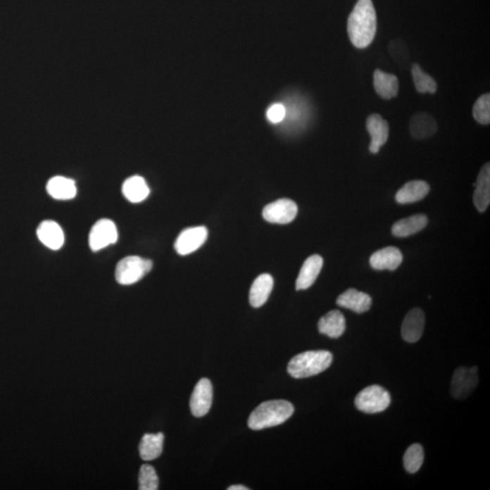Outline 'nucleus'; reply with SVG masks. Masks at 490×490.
I'll list each match as a JSON object with an SVG mask.
<instances>
[{"label": "nucleus", "instance_id": "obj_16", "mask_svg": "<svg viewBox=\"0 0 490 490\" xmlns=\"http://www.w3.org/2000/svg\"><path fill=\"white\" fill-rule=\"evenodd\" d=\"M322 266V257L318 254H314L306 260L296 279L297 290H307L308 288H310L318 278Z\"/></svg>", "mask_w": 490, "mask_h": 490}, {"label": "nucleus", "instance_id": "obj_21", "mask_svg": "<svg viewBox=\"0 0 490 490\" xmlns=\"http://www.w3.org/2000/svg\"><path fill=\"white\" fill-rule=\"evenodd\" d=\"M373 84L376 93L383 99H391L398 95L400 84L395 75L385 73L376 69L373 75Z\"/></svg>", "mask_w": 490, "mask_h": 490}, {"label": "nucleus", "instance_id": "obj_24", "mask_svg": "<svg viewBox=\"0 0 490 490\" xmlns=\"http://www.w3.org/2000/svg\"><path fill=\"white\" fill-rule=\"evenodd\" d=\"M122 194L131 203H141L149 197L150 189L143 177L134 175L125 181Z\"/></svg>", "mask_w": 490, "mask_h": 490}, {"label": "nucleus", "instance_id": "obj_30", "mask_svg": "<svg viewBox=\"0 0 490 490\" xmlns=\"http://www.w3.org/2000/svg\"><path fill=\"white\" fill-rule=\"evenodd\" d=\"M158 484L155 469L150 465H143L139 472V489L156 490L158 489Z\"/></svg>", "mask_w": 490, "mask_h": 490}, {"label": "nucleus", "instance_id": "obj_8", "mask_svg": "<svg viewBox=\"0 0 490 490\" xmlns=\"http://www.w3.org/2000/svg\"><path fill=\"white\" fill-rule=\"evenodd\" d=\"M298 213L297 204L290 199H279L265 207L263 216L272 224L287 225L293 222Z\"/></svg>", "mask_w": 490, "mask_h": 490}, {"label": "nucleus", "instance_id": "obj_6", "mask_svg": "<svg viewBox=\"0 0 490 490\" xmlns=\"http://www.w3.org/2000/svg\"><path fill=\"white\" fill-rule=\"evenodd\" d=\"M479 384L477 367H460L455 370L451 381V394L457 400H463L472 394Z\"/></svg>", "mask_w": 490, "mask_h": 490}, {"label": "nucleus", "instance_id": "obj_12", "mask_svg": "<svg viewBox=\"0 0 490 490\" xmlns=\"http://www.w3.org/2000/svg\"><path fill=\"white\" fill-rule=\"evenodd\" d=\"M366 127L367 132L372 137V142L370 144V153H378L379 149L384 146L389 138L388 122L383 119L382 115L372 114L367 118Z\"/></svg>", "mask_w": 490, "mask_h": 490}, {"label": "nucleus", "instance_id": "obj_14", "mask_svg": "<svg viewBox=\"0 0 490 490\" xmlns=\"http://www.w3.org/2000/svg\"><path fill=\"white\" fill-rule=\"evenodd\" d=\"M336 303L345 309L356 313H363L370 309L372 300L369 294L357 291L356 289H348L338 297Z\"/></svg>", "mask_w": 490, "mask_h": 490}, {"label": "nucleus", "instance_id": "obj_4", "mask_svg": "<svg viewBox=\"0 0 490 490\" xmlns=\"http://www.w3.org/2000/svg\"><path fill=\"white\" fill-rule=\"evenodd\" d=\"M152 268L151 260L139 256H127L116 265L115 279L122 285L134 284L144 278Z\"/></svg>", "mask_w": 490, "mask_h": 490}, {"label": "nucleus", "instance_id": "obj_2", "mask_svg": "<svg viewBox=\"0 0 490 490\" xmlns=\"http://www.w3.org/2000/svg\"><path fill=\"white\" fill-rule=\"evenodd\" d=\"M294 413V408L291 402L284 400L265 401L251 413L248 426L254 430L272 428L284 423Z\"/></svg>", "mask_w": 490, "mask_h": 490}, {"label": "nucleus", "instance_id": "obj_26", "mask_svg": "<svg viewBox=\"0 0 490 490\" xmlns=\"http://www.w3.org/2000/svg\"><path fill=\"white\" fill-rule=\"evenodd\" d=\"M165 436L163 433L156 434H146L143 436L139 445L140 457L143 460H156L163 452Z\"/></svg>", "mask_w": 490, "mask_h": 490}, {"label": "nucleus", "instance_id": "obj_5", "mask_svg": "<svg viewBox=\"0 0 490 490\" xmlns=\"http://www.w3.org/2000/svg\"><path fill=\"white\" fill-rule=\"evenodd\" d=\"M391 395L379 385L369 386L355 398V406L363 413L375 414L387 410L391 404Z\"/></svg>", "mask_w": 490, "mask_h": 490}, {"label": "nucleus", "instance_id": "obj_33", "mask_svg": "<svg viewBox=\"0 0 490 490\" xmlns=\"http://www.w3.org/2000/svg\"><path fill=\"white\" fill-rule=\"evenodd\" d=\"M228 490H248L249 489L246 488L245 486L241 485H234L229 486Z\"/></svg>", "mask_w": 490, "mask_h": 490}, {"label": "nucleus", "instance_id": "obj_29", "mask_svg": "<svg viewBox=\"0 0 490 490\" xmlns=\"http://www.w3.org/2000/svg\"><path fill=\"white\" fill-rule=\"evenodd\" d=\"M473 116L479 124L489 125L490 122V95L484 94L477 99L473 108Z\"/></svg>", "mask_w": 490, "mask_h": 490}, {"label": "nucleus", "instance_id": "obj_19", "mask_svg": "<svg viewBox=\"0 0 490 490\" xmlns=\"http://www.w3.org/2000/svg\"><path fill=\"white\" fill-rule=\"evenodd\" d=\"M429 185L427 182L414 180L408 182L396 194V201L401 204L419 202L429 193Z\"/></svg>", "mask_w": 490, "mask_h": 490}, {"label": "nucleus", "instance_id": "obj_25", "mask_svg": "<svg viewBox=\"0 0 490 490\" xmlns=\"http://www.w3.org/2000/svg\"><path fill=\"white\" fill-rule=\"evenodd\" d=\"M428 225L425 215H416L401 220L392 226V234L396 237H408L423 230Z\"/></svg>", "mask_w": 490, "mask_h": 490}, {"label": "nucleus", "instance_id": "obj_13", "mask_svg": "<svg viewBox=\"0 0 490 490\" xmlns=\"http://www.w3.org/2000/svg\"><path fill=\"white\" fill-rule=\"evenodd\" d=\"M403 260V256L398 248L389 246L377 251L370 259V265L378 271L389 270L394 271L400 267Z\"/></svg>", "mask_w": 490, "mask_h": 490}, {"label": "nucleus", "instance_id": "obj_32", "mask_svg": "<svg viewBox=\"0 0 490 490\" xmlns=\"http://www.w3.org/2000/svg\"><path fill=\"white\" fill-rule=\"evenodd\" d=\"M286 115V110L282 103H275L269 108L267 112V118L272 122H279L284 120Z\"/></svg>", "mask_w": 490, "mask_h": 490}, {"label": "nucleus", "instance_id": "obj_28", "mask_svg": "<svg viewBox=\"0 0 490 490\" xmlns=\"http://www.w3.org/2000/svg\"><path fill=\"white\" fill-rule=\"evenodd\" d=\"M423 460L424 452L422 446L420 444L411 445L404 454L403 464L405 470L408 473H416L422 467Z\"/></svg>", "mask_w": 490, "mask_h": 490}, {"label": "nucleus", "instance_id": "obj_15", "mask_svg": "<svg viewBox=\"0 0 490 490\" xmlns=\"http://www.w3.org/2000/svg\"><path fill=\"white\" fill-rule=\"evenodd\" d=\"M473 201L477 211L485 212L490 203V165L485 163L477 175Z\"/></svg>", "mask_w": 490, "mask_h": 490}, {"label": "nucleus", "instance_id": "obj_9", "mask_svg": "<svg viewBox=\"0 0 490 490\" xmlns=\"http://www.w3.org/2000/svg\"><path fill=\"white\" fill-rule=\"evenodd\" d=\"M208 230L204 226L185 229L178 235L175 243V249L180 256H187L196 252L206 243Z\"/></svg>", "mask_w": 490, "mask_h": 490}, {"label": "nucleus", "instance_id": "obj_18", "mask_svg": "<svg viewBox=\"0 0 490 490\" xmlns=\"http://www.w3.org/2000/svg\"><path fill=\"white\" fill-rule=\"evenodd\" d=\"M318 329L320 334L336 339L341 337L346 329V320L340 310H331L319 320Z\"/></svg>", "mask_w": 490, "mask_h": 490}, {"label": "nucleus", "instance_id": "obj_31", "mask_svg": "<svg viewBox=\"0 0 490 490\" xmlns=\"http://www.w3.org/2000/svg\"><path fill=\"white\" fill-rule=\"evenodd\" d=\"M389 53L395 61L403 62L408 61V53L406 45L401 40H394L389 45Z\"/></svg>", "mask_w": 490, "mask_h": 490}, {"label": "nucleus", "instance_id": "obj_11", "mask_svg": "<svg viewBox=\"0 0 490 490\" xmlns=\"http://www.w3.org/2000/svg\"><path fill=\"white\" fill-rule=\"evenodd\" d=\"M424 327H425V314L423 310L419 308L410 310L402 323V338L410 344L417 342L422 338Z\"/></svg>", "mask_w": 490, "mask_h": 490}, {"label": "nucleus", "instance_id": "obj_22", "mask_svg": "<svg viewBox=\"0 0 490 490\" xmlns=\"http://www.w3.org/2000/svg\"><path fill=\"white\" fill-rule=\"evenodd\" d=\"M273 288V278L268 273H263L253 282L250 290V303L254 308L263 306L268 300Z\"/></svg>", "mask_w": 490, "mask_h": 490}, {"label": "nucleus", "instance_id": "obj_23", "mask_svg": "<svg viewBox=\"0 0 490 490\" xmlns=\"http://www.w3.org/2000/svg\"><path fill=\"white\" fill-rule=\"evenodd\" d=\"M49 196L56 200H71L77 196V187L72 179L55 177L46 184Z\"/></svg>", "mask_w": 490, "mask_h": 490}, {"label": "nucleus", "instance_id": "obj_27", "mask_svg": "<svg viewBox=\"0 0 490 490\" xmlns=\"http://www.w3.org/2000/svg\"><path fill=\"white\" fill-rule=\"evenodd\" d=\"M411 73H413L414 84H415L417 92L422 94L436 93V89H438L436 82L433 80L432 77L425 73L419 64L413 65Z\"/></svg>", "mask_w": 490, "mask_h": 490}, {"label": "nucleus", "instance_id": "obj_7", "mask_svg": "<svg viewBox=\"0 0 490 490\" xmlns=\"http://www.w3.org/2000/svg\"><path fill=\"white\" fill-rule=\"evenodd\" d=\"M118 239V229L114 222L109 219H101L94 225L89 234V246L97 252L116 243Z\"/></svg>", "mask_w": 490, "mask_h": 490}, {"label": "nucleus", "instance_id": "obj_17", "mask_svg": "<svg viewBox=\"0 0 490 490\" xmlns=\"http://www.w3.org/2000/svg\"><path fill=\"white\" fill-rule=\"evenodd\" d=\"M37 237L45 246L51 250H59L64 244V232L54 221L41 222L37 230Z\"/></svg>", "mask_w": 490, "mask_h": 490}, {"label": "nucleus", "instance_id": "obj_20", "mask_svg": "<svg viewBox=\"0 0 490 490\" xmlns=\"http://www.w3.org/2000/svg\"><path fill=\"white\" fill-rule=\"evenodd\" d=\"M410 130L411 136L416 139H424L436 133L438 125L434 118L428 113H417L411 118Z\"/></svg>", "mask_w": 490, "mask_h": 490}, {"label": "nucleus", "instance_id": "obj_1", "mask_svg": "<svg viewBox=\"0 0 490 490\" xmlns=\"http://www.w3.org/2000/svg\"><path fill=\"white\" fill-rule=\"evenodd\" d=\"M348 36L355 48L366 49L375 39L377 15L372 0H359L348 18Z\"/></svg>", "mask_w": 490, "mask_h": 490}, {"label": "nucleus", "instance_id": "obj_10", "mask_svg": "<svg viewBox=\"0 0 490 490\" xmlns=\"http://www.w3.org/2000/svg\"><path fill=\"white\" fill-rule=\"evenodd\" d=\"M213 402V386L208 379H201L194 389L190 400L191 414L200 417L206 415Z\"/></svg>", "mask_w": 490, "mask_h": 490}, {"label": "nucleus", "instance_id": "obj_3", "mask_svg": "<svg viewBox=\"0 0 490 490\" xmlns=\"http://www.w3.org/2000/svg\"><path fill=\"white\" fill-rule=\"evenodd\" d=\"M332 354L327 351H310L296 355L288 364V373L295 379L319 375L332 363Z\"/></svg>", "mask_w": 490, "mask_h": 490}]
</instances>
